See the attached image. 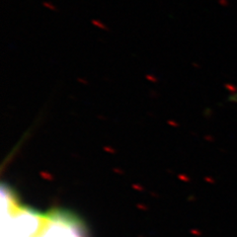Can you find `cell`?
I'll list each match as a JSON object with an SVG mask.
<instances>
[{"label":"cell","mask_w":237,"mask_h":237,"mask_svg":"<svg viewBox=\"0 0 237 237\" xmlns=\"http://www.w3.org/2000/svg\"><path fill=\"white\" fill-rule=\"evenodd\" d=\"M91 23H92L95 27H97V28H99V29H101V30H104V31H110V29L108 28V27H107L106 25H105L104 23H102L101 21H99V20L93 19L92 21H91Z\"/></svg>","instance_id":"1"},{"label":"cell","mask_w":237,"mask_h":237,"mask_svg":"<svg viewBox=\"0 0 237 237\" xmlns=\"http://www.w3.org/2000/svg\"><path fill=\"white\" fill-rule=\"evenodd\" d=\"M43 5L45 6L46 8L47 9H50V10H52V11H57V8L56 7L55 5H52V3L50 2H47V1H44L43 2Z\"/></svg>","instance_id":"2"}]
</instances>
